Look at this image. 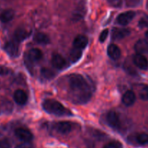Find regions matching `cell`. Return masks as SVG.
Wrapping results in <instances>:
<instances>
[{
  "mask_svg": "<svg viewBox=\"0 0 148 148\" xmlns=\"http://www.w3.org/2000/svg\"><path fill=\"white\" fill-rule=\"evenodd\" d=\"M106 122L110 127L117 129L120 126L119 116L115 111H110L106 116Z\"/></svg>",
  "mask_w": 148,
  "mask_h": 148,
  "instance_id": "cell-4",
  "label": "cell"
},
{
  "mask_svg": "<svg viewBox=\"0 0 148 148\" xmlns=\"http://www.w3.org/2000/svg\"><path fill=\"white\" fill-rule=\"evenodd\" d=\"M137 143L141 145H148V134L145 133L138 134L136 136Z\"/></svg>",
  "mask_w": 148,
  "mask_h": 148,
  "instance_id": "cell-21",
  "label": "cell"
},
{
  "mask_svg": "<svg viewBox=\"0 0 148 148\" xmlns=\"http://www.w3.org/2000/svg\"><path fill=\"white\" fill-rule=\"evenodd\" d=\"M29 35L30 33L25 28H18L14 33V38L17 42H21L28 38Z\"/></svg>",
  "mask_w": 148,
  "mask_h": 148,
  "instance_id": "cell-16",
  "label": "cell"
},
{
  "mask_svg": "<svg viewBox=\"0 0 148 148\" xmlns=\"http://www.w3.org/2000/svg\"><path fill=\"white\" fill-rule=\"evenodd\" d=\"M108 2L110 3V5L115 8H119L121 6L122 3L121 0H108Z\"/></svg>",
  "mask_w": 148,
  "mask_h": 148,
  "instance_id": "cell-30",
  "label": "cell"
},
{
  "mask_svg": "<svg viewBox=\"0 0 148 148\" xmlns=\"http://www.w3.org/2000/svg\"><path fill=\"white\" fill-rule=\"evenodd\" d=\"M139 28H144L148 27V15H145V16L142 17L139 21V24H138Z\"/></svg>",
  "mask_w": 148,
  "mask_h": 148,
  "instance_id": "cell-26",
  "label": "cell"
},
{
  "mask_svg": "<svg viewBox=\"0 0 148 148\" xmlns=\"http://www.w3.org/2000/svg\"><path fill=\"white\" fill-rule=\"evenodd\" d=\"M41 73H42V76H43L45 79H53L55 76V73H54L52 70L47 68H42V71H41Z\"/></svg>",
  "mask_w": 148,
  "mask_h": 148,
  "instance_id": "cell-24",
  "label": "cell"
},
{
  "mask_svg": "<svg viewBox=\"0 0 148 148\" xmlns=\"http://www.w3.org/2000/svg\"><path fill=\"white\" fill-rule=\"evenodd\" d=\"M15 16V12L12 10H5L0 14V21L2 23H8L13 19Z\"/></svg>",
  "mask_w": 148,
  "mask_h": 148,
  "instance_id": "cell-18",
  "label": "cell"
},
{
  "mask_svg": "<svg viewBox=\"0 0 148 148\" xmlns=\"http://www.w3.org/2000/svg\"><path fill=\"white\" fill-rule=\"evenodd\" d=\"M15 148H34V146L30 142H23L17 145Z\"/></svg>",
  "mask_w": 148,
  "mask_h": 148,
  "instance_id": "cell-28",
  "label": "cell"
},
{
  "mask_svg": "<svg viewBox=\"0 0 148 148\" xmlns=\"http://www.w3.org/2000/svg\"><path fill=\"white\" fill-rule=\"evenodd\" d=\"M133 62L139 69L146 71L148 69V60L144 55L136 54L133 57Z\"/></svg>",
  "mask_w": 148,
  "mask_h": 148,
  "instance_id": "cell-8",
  "label": "cell"
},
{
  "mask_svg": "<svg viewBox=\"0 0 148 148\" xmlns=\"http://www.w3.org/2000/svg\"><path fill=\"white\" fill-rule=\"evenodd\" d=\"M82 56V51L81 49L73 47L71 50L69 54L70 60L72 62H76L81 59Z\"/></svg>",
  "mask_w": 148,
  "mask_h": 148,
  "instance_id": "cell-20",
  "label": "cell"
},
{
  "mask_svg": "<svg viewBox=\"0 0 148 148\" xmlns=\"http://www.w3.org/2000/svg\"><path fill=\"white\" fill-rule=\"evenodd\" d=\"M15 135L23 142H31L33 139V134L28 129L18 128L15 131Z\"/></svg>",
  "mask_w": 148,
  "mask_h": 148,
  "instance_id": "cell-6",
  "label": "cell"
},
{
  "mask_svg": "<svg viewBox=\"0 0 148 148\" xmlns=\"http://www.w3.org/2000/svg\"><path fill=\"white\" fill-rule=\"evenodd\" d=\"M2 110H3L5 112H6V113H10V112L12 111V103H11V102H10V101L6 100L5 102H2Z\"/></svg>",
  "mask_w": 148,
  "mask_h": 148,
  "instance_id": "cell-25",
  "label": "cell"
},
{
  "mask_svg": "<svg viewBox=\"0 0 148 148\" xmlns=\"http://www.w3.org/2000/svg\"><path fill=\"white\" fill-rule=\"evenodd\" d=\"M85 14V10L84 7H79L73 15V20L75 21H78L82 19Z\"/></svg>",
  "mask_w": 148,
  "mask_h": 148,
  "instance_id": "cell-22",
  "label": "cell"
},
{
  "mask_svg": "<svg viewBox=\"0 0 148 148\" xmlns=\"http://www.w3.org/2000/svg\"><path fill=\"white\" fill-rule=\"evenodd\" d=\"M136 100V95L132 90L126 91L122 97V102L126 106H132Z\"/></svg>",
  "mask_w": 148,
  "mask_h": 148,
  "instance_id": "cell-15",
  "label": "cell"
},
{
  "mask_svg": "<svg viewBox=\"0 0 148 148\" xmlns=\"http://www.w3.org/2000/svg\"><path fill=\"white\" fill-rule=\"evenodd\" d=\"M120 143L116 141H113V142H110L109 143L106 144L105 146L103 147V148H120Z\"/></svg>",
  "mask_w": 148,
  "mask_h": 148,
  "instance_id": "cell-27",
  "label": "cell"
},
{
  "mask_svg": "<svg viewBox=\"0 0 148 148\" xmlns=\"http://www.w3.org/2000/svg\"><path fill=\"white\" fill-rule=\"evenodd\" d=\"M14 99L18 105H24L28 100V96L23 90L18 89L14 93Z\"/></svg>",
  "mask_w": 148,
  "mask_h": 148,
  "instance_id": "cell-14",
  "label": "cell"
},
{
  "mask_svg": "<svg viewBox=\"0 0 148 148\" xmlns=\"http://www.w3.org/2000/svg\"><path fill=\"white\" fill-rule=\"evenodd\" d=\"M135 16V12L134 11H127L123 12L118 16L117 23L121 25H126L134 19Z\"/></svg>",
  "mask_w": 148,
  "mask_h": 148,
  "instance_id": "cell-7",
  "label": "cell"
},
{
  "mask_svg": "<svg viewBox=\"0 0 148 148\" xmlns=\"http://www.w3.org/2000/svg\"><path fill=\"white\" fill-rule=\"evenodd\" d=\"M108 55L111 59L114 60L119 59L121 56L120 48L117 45L112 44L108 47Z\"/></svg>",
  "mask_w": 148,
  "mask_h": 148,
  "instance_id": "cell-17",
  "label": "cell"
},
{
  "mask_svg": "<svg viewBox=\"0 0 148 148\" xmlns=\"http://www.w3.org/2000/svg\"><path fill=\"white\" fill-rule=\"evenodd\" d=\"M73 45V47L82 50L88 45V38L84 35H78L74 39Z\"/></svg>",
  "mask_w": 148,
  "mask_h": 148,
  "instance_id": "cell-13",
  "label": "cell"
},
{
  "mask_svg": "<svg viewBox=\"0 0 148 148\" xmlns=\"http://www.w3.org/2000/svg\"><path fill=\"white\" fill-rule=\"evenodd\" d=\"M134 49L136 53L148 57V42L145 39H139L135 44Z\"/></svg>",
  "mask_w": 148,
  "mask_h": 148,
  "instance_id": "cell-11",
  "label": "cell"
},
{
  "mask_svg": "<svg viewBox=\"0 0 148 148\" xmlns=\"http://www.w3.org/2000/svg\"><path fill=\"white\" fill-rule=\"evenodd\" d=\"M45 111L49 114L55 116H71L72 113L63 106L60 102L54 99H46L42 103Z\"/></svg>",
  "mask_w": 148,
  "mask_h": 148,
  "instance_id": "cell-2",
  "label": "cell"
},
{
  "mask_svg": "<svg viewBox=\"0 0 148 148\" xmlns=\"http://www.w3.org/2000/svg\"><path fill=\"white\" fill-rule=\"evenodd\" d=\"M139 97L142 100H148V85H142L139 90Z\"/></svg>",
  "mask_w": 148,
  "mask_h": 148,
  "instance_id": "cell-23",
  "label": "cell"
},
{
  "mask_svg": "<svg viewBox=\"0 0 148 148\" xmlns=\"http://www.w3.org/2000/svg\"><path fill=\"white\" fill-rule=\"evenodd\" d=\"M139 0H128V2L132 5H136L139 3Z\"/></svg>",
  "mask_w": 148,
  "mask_h": 148,
  "instance_id": "cell-32",
  "label": "cell"
},
{
  "mask_svg": "<svg viewBox=\"0 0 148 148\" xmlns=\"http://www.w3.org/2000/svg\"><path fill=\"white\" fill-rule=\"evenodd\" d=\"M34 41L40 45H47L50 42L49 37L44 33H37L34 36Z\"/></svg>",
  "mask_w": 148,
  "mask_h": 148,
  "instance_id": "cell-19",
  "label": "cell"
},
{
  "mask_svg": "<svg viewBox=\"0 0 148 148\" xmlns=\"http://www.w3.org/2000/svg\"><path fill=\"white\" fill-rule=\"evenodd\" d=\"M42 58H43V53L40 49H37V48L31 49L28 52V55L25 56V64L28 63L27 67L31 68L33 63L41 60Z\"/></svg>",
  "mask_w": 148,
  "mask_h": 148,
  "instance_id": "cell-3",
  "label": "cell"
},
{
  "mask_svg": "<svg viewBox=\"0 0 148 148\" xmlns=\"http://www.w3.org/2000/svg\"><path fill=\"white\" fill-rule=\"evenodd\" d=\"M54 128L58 133L66 134L69 133L72 129V123L68 121L58 122L54 124Z\"/></svg>",
  "mask_w": 148,
  "mask_h": 148,
  "instance_id": "cell-10",
  "label": "cell"
},
{
  "mask_svg": "<svg viewBox=\"0 0 148 148\" xmlns=\"http://www.w3.org/2000/svg\"><path fill=\"white\" fill-rule=\"evenodd\" d=\"M145 36H146L147 39H148V30H147V31L146 34H145Z\"/></svg>",
  "mask_w": 148,
  "mask_h": 148,
  "instance_id": "cell-33",
  "label": "cell"
},
{
  "mask_svg": "<svg viewBox=\"0 0 148 148\" xmlns=\"http://www.w3.org/2000/svg\"><path fill=\"white\" fill-rule=\"evenodd\" d=\"M69 96L76 104L86 103L92 97V88L80 74L73 73L68 77Z\"/></svg>",
  "mask_w": 148,
  "mask_h": 148,
  "instance_id": "cell-1",
  "label": "cell"
},
{
  "mask_svg": "<svg viewBox=\"0 0 148 148\" xmlns=\"http://www.w3.org/2000/svg\"><path fill=\"white\" fill-rule=\"evenodd\" d=\"M10 73V70L5 66L0 65V76H5Z\"/></svg>",
  "mask_w": 148,
  "mask_h": 148,
  "instance_id": "cell-31",
  "label": "cell"
},
{
  "mask_svg": "<svg viewBox=\"0 0 148 148\" xmlns=\"http://www.w3.org/2000/svg\"><path fill=\"white\" fill-rule=\"evenodd\" d=\"M5 50L12 58H17L19 55V46L15 41H10L5 44Z\"/></svg>",
  "mask_w": 148,
  "mask_h": 148,
  "instance_id": "cell-5",
  "label": "cell"
},
{
  "mask_svg": "<svg viewBox=\"0 0 148 148\" xmlns=\"http://www.w3.org/2000/svg\"><path fill=\"white\" fill-rule=\"evenodd\" d=\"M108 29H105L104 30V31H102V32H101L100 35H99V41H100V42H104L105 41V39H107V37H108Z\"/></svg>",
  "mask_w": 148,
  "mask_h": 148,
  "instance_id": "cell-29",
  "label": "cell"
},
{
  "mask_svg": "<svg viewBox=\"0 0 148 148\" xmlns=\"http://www.w3.org/2000/svg\"><path fill=\"white\" fill-rule=\"evenodd\" d=\"M52 66L58 70H62L66 67L67 62L63 57L59 54H55L52 58Z\"/></svg>",
  "mask_w": 148,
  "mask_h": 148,
  "instance_id": "cell-12",
  "label": "cell"
},
{
  "mask_svg": "<svg viewBox=\"0 0 148 148\" xmlns=\"http://www.w3.org/2000/svg\"><path fill=\"white\" fill-rule=\"evenodd\" d=\"M130 34V31L127 28H113L111 32V38L113 40H120Z\"/></svg>",
  "mask_w": 148,
  "mask_h": 148,
  "instance_id": "cell-9",
  "label": "cell"
}]
</instances>
